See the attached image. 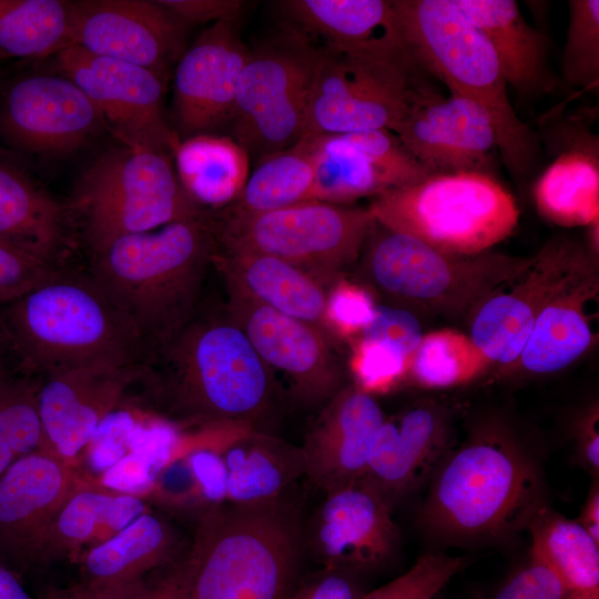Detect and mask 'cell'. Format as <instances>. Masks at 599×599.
<instances>
[{"label": "cell", "mask_w": 599, "mask_h": 599, "mask_svg": "<svg viewBox=\"0 0 599 599\" xmlns=\"http://www.w3.org/2000/svg\"><path fill=\"white\" fill-rule=\"evenodd\" d=\"M2 329L40 375L68 367L141 365L146 352L90 274L57 270L9 304Z\"/></svg>", "instance_id": "4"}, {"label": "cell", "mask_w": 599, "mask_h": 599, "mask_svg": "<svg viewBox=\"0 0 599 599\" xmlns=\"http://www.w3.org/2000/svg\"><path fill=\"white\" fill-rule=\"evenodd\" d=\"M139 384L167 414L191 423H255L272 404L274 380L241 327L200 309L149 352Z\"/></svg>", "instance_id": "1"}, {"label": "cell", "mask_w": 599, "mask_h": 599, "mask_svg": "<svg viewBox=\"0 0 599 599\" xmlns=\"http://www.w3.org/2000/svg\"><path fill=\"white\" fill-rule=\"evenodd\" d=\"M47 449L37 407L35 385L0 379V476L17 460ZM48 450V449H47Z\"/></svg>", "instance_id": "40"}, {"label": "cell", "mask_w": 599, "mask_h": 599, "mask_svg": "<svg viewBox=\"0 0 599 599\" xmlns=\"http://www.w3.org/2000/svg\"><path fill=\"white\" fill-rule=\"evenodd\" d=\"M175 459L164 448L142 446L130 450L99 475V484L109 490L139 496L153 488L159 475Z\"/></svg>", "instance_id": "45"}, {"label": "cell", "mask_w": 599, "mask_h": 599, "mask_svg": "<svg viewBox=\"0 0 599 599\" xmlns=\"http://www.w3.org/2000/svg\"><path fill=\"white\" fill-rule=\"evenodd\" d=\"M357 572L322 568L295 585L287 599H359L364 593Z\"/></svg>", "instance_id": "51"}, {"label": "cell", "mask_w": 599, "mask_h": 599, "mask_svg": "<svg viewBox=\"0 0 599 599\" xmlns=\"http://www.w3.org/2000/svg\"><path fill=\"white\" fill-rule=\"evenodd\" d=\"M491 44L504 78L521 95L551 92L556 77L548 62L547 40L532 28L512 0H454Z\"/></svg>", "instance_id": "30"}, {"label": "cell", "mask_w": 599, "mask_h": 599, "mask_svg": "<svg viewBox=\"0 0 599 599\" xmlns=\"http://www.w3.org/2000/svg\"><path fill=\"white\" fill-rule=\"evenodd\" d=\"M57 270L0 241V303H12Z\"/></svg>", "instance_id": "48"}, {"label": "cell", "mask_w": 599, "mask_h": 599, "mask_svg": "<svg viewBox=\"0 0 599 599\" xmlns=\"http://www.w3.org/2000/svg\"><path fill=\"white\" fill-rule=\"evenodd\" d=\"M216 450L211 447L197 448L185 457L199 496L207 501L209 507L226 499L225 465L222 454Z\"/></svg>", "instance_id": "52"}, {"label": "cell", "mask_w": 599, "mask_h": 599, "mask_svg": "<svg viewBox=\"0 0 599 599\" xmlns=\"http://www.w3.org/2000/svg\"><path fill=\"white\" fill-rule=\"evenodd\" d=\"M598 138L586 132L568 142L534 186L539 214L564 227L599 220Z\"/></svg>", "instance_id": "33"}, {"label": "cell", "mask_w": 599, "mask_h": 599, "mask_svg": "<svg viewBox=\"0 0 599 599\" xmlns=\"http://www.w3.org/2000/svg\"><path fill=\"white\" fill-rule=\"evenodd\" d=\"M280 6L302 35L323 40L324 50L365 52L406 48L393 0H287Z\"/></svg>", "instance_id": "28"}, {"label": "cell", "mask_w": 599, "mask_h": 599, "mask_svg": "<svg viewBox=\"0 0 599 599\" xmlns=\"http://www.w3.org/2000/svg\"><path fill=\"white\" fill-rule=\"evenodd\" d=\"M464 567V559L429 552L390 582L359 599H435Z\"/></svg>", "instance_id": "43"}, {"label": "cell", "mask_w": 599, "mask_h": 599, "mask_svg": "<svg viewBox=\"0 0 599 599\" xmlns=\"http://www.w3.org/2000/svg\"><path fill=\"white\" fill-rule=\"evenodd\" d=\"M216 244L286 261L334 284L359 260L375 225L368 209L307 201L263 213H207Z\"/></svg>", "instance_id": "10"}, {"label": "cell", "mask_w": 599, "mask_h": 599, "mask_svg": "<svg viewBox=\"0 0 599 599\" xmlns=\"http://www.w3.org/2000/svg\"><path fill=\"white\" fill-rule=\"evenodd\" d=\"M226 470V499L236 504L282 497L295 478L304 475L301 448L251 430L222 454Z\"/></svg>", "instance_id": "35"}, {"label": "cell", "mask_w": 599, "mask_h": 599, "mask_svg": "<svg viewBox=\"0 0 599 599\" xmlns=\"http://www.w3.org/2000/svg\"><path fill=\"white\" fill-rule=\"evenodd\" d=\"M385 418L372 395L355 385L343 387L325 404L301 448L304 475L325 493L364 478Z\"/></svg>", "instance_id": "25"}, {"label": "cell", "mask_w": 599, "mask_h": 599, "mask_svg": "<svg viewBox=\"0 0 599 599\" xmlns=\"http://www.w3.org/2000/svg\"><path fill=\"white\" fill-rule=\"evenodd\" d=\"M598 406L591 407L577 427V456L579 463L592 475L599 470Z\"/></svg>", "instance_id": "54"}, {"label": "cell", "mask_w": 599, "mask_h": 599, "mask_svg": "<svg viewBox=\"0 0 599 599\" xmlns=\"http://www.w3.org/2000/svg\"><path fill=\"white\" fill-rule=\"evenodd\" d=\"M423 336L420 322L414 312L395 305L377 304L373 321L356 339L387 343L412 362Z\"/></svg>", "instance_id": "47"}, {"label": "cell", "mask_w": 599, "mask_h": 599, "mask_svg": "<svg viewBox=\"0 0 599 599\" xmlns=\"http://www.w3.org/2000/svg\"><path fill=\"white\" fill-rule=\"evenodd\" d=\"M598 267V255L566 236H555L531 256L511 284L471 314L469 337L490 363L510 366L520 355L545 306L568 285Z\"/></svg>", "instance_id": "13"}, {"label": "cell", "mask_w": 599, "mask_h": 599, "mask_svg": "<svg viewBox=\"0 0 599 599\" xmlns=\"http://www.w3.org/2000/svg\"><path fill=\"white\" fill-rule=\"evenodd\" d=\"M491 599H568L555 571L530 552L529 560L514 572Z\"/></svg>", "instance_id": "49"}, {"label": "cell", "mask_w": 599, "mask_h": 599, "mask_svg": "<svg viewBox=\"0 0 599 599\" xmlns=\"http://www.w3.org/2000/svg\"><path fill=\"white\" fill-rule=\"evenodd\" d=\"M374 292L363 283L338 278L327 293V332L353 342L373 321L377 303Z\"/></svg>", "instance_id": "44"}, {"label": "cell", "mask_w": 599, "mask_h": 599, "mask_svg": "<svg viewBox=\"0 0 599 599\" xmlns=\"http://www.w3.org/2000/svg\"><path fill=\"white\" fill-rule=\"evenodd\" d=\"M185 30L159 1L71 2L69 45L140 65L164 82L184 52Z\"/></svg>", "instance_id": "17"}, {"label": "cell", "mask_w": 599, "mask_h": 599, "mask_svg": "<svg viewBox=\"0 0 599 599\" xmlns=\"http://www.w3.org/2000/svg\"><path fill=\"white\" fill-rule=\"evenodd\" d=\"M236 22L211 23L176 63L173 106L185 138L231 124L237 81L251 53Z\"/></svg>", "instance_id": "23"}, {"label": "cell", "mask_w": 599, "mask_h": 599, "mask_svg": "<svg viewBox=\"0 0 599 599\" xmlns=\"http://www.w3.org/2000/svg\"><path fill=\"white\" fill-rule=\"evenodd\" d=\"M417 69L422 68L406 48L365 52L318 49L303 136L392 131L423 83Z\"/></svg>", "instance_id": "11"}, {"label": "cell", "mask_w": 599, "mask_h": 599, "mask_svg": "<svg viewBox=\"0 0 599 599\" xmlns=\"http://www.w3.org/2000/svg\"><path fill=\"white\" fill-rule=\"evenodd\" d=\"M402 41L419 67L490 115L497 150L516 177L536 166V134L517 115L496 53L454 0H393Z\"/></svg>", "instance_id": "6"}, {"label": "cell", "mask_w": 599, "mask_h": 599, "mask_svg": "<svg viewBox=\"0 0 599 599\" xmlns=\"http://www.w3.org/2000/svg\"><path fill=\"white\" fill-rule=\"evenodd\" d=\"M7 373H6V369H4V365H3V359L1 357V353H0V379L1 378H4L7 377Z\"/></svg>", "instance_id": "58"}, {"label": "cell", "mask_w": 599, "mask_h": 599, "mask_svg": "<svg viewBox=\"0 0 599 599\" xmlns=\"http://www.w3.org/2000/svg\"><path fill=\"white\" fill-rule=\"evenodd\" d=\"M212 265L222 272L227 287L327 332V293L317 280L300 267L274 256L215 242Z\"/></svg>", "instance_id": "27"}, {"label": "cell", "mask_w": 599, "mask_h": 599, "mask_svg": "<svg viewBox=\"0 0 599 599\" xmlns=\"http://www.w3.org/2000/svg\"><path fill=\"white\" fill-rule=\"evenodd\" d=\"M176 547L171 526L146 511L78 557V586L89 599H129L148 576L177 559Z\"/></svg>", "instance_id": "26"}, {"label": "cell", "mask_w": 599, "mask_h": 599, "mask_svg": "<svg viewBox=\"0 0 599 599\" xmlns=\"http://www.w3.org/2000/svg\"><path fill=\"white\" fill-rule=\"evenodd\" d=\"M213 250L205 212L112 240L91 253L89 274L148 355L200 309Z\"/></svg>", "instance_id": "2"}, {"label": "cell", "mask_w": 599, "mask_h": 599, "mask_svg": "<svg viewBox=\"0 0 599 599\" xmlns=\"http://www.w3.org/2000/svg\"><path fill=\"white\" fill-rule=\"evenodd\" d=\"M148 506L139 497L115 493L89 481L73 491L53 517L41 551V565L77 558L115 536Z\"/></svg>", "instance_id": "32"}, {"label": "cell", "mask_w": 599, "mask_h": 599, "mask_svg": "<svg viewBox=\"0 0 599 599\" xmlns=\"http://www.w3.org/2000/svg\"><path fill=\"white\" fill-rule=\"evenodd\" d=\"M102 118L85 93L62 74H32L14 81L0 109V130L14 148L67 154L83 145Z\"/></svg>", "instance_id": "22"}, {"label": "cell", "mask_w": 599, "mask_h": 599, "mask_svg": "<svg viewBox=\"0 0 599 599\" xmlns=\"http://www.w3.org/2000/svg\"><path fill=\"white\" fill-rule=\"evenodd\" d=\"M71 209L0 161V241L54 267L68 248Z\"/></svg>", "instance_id": "29"}, {"label": "cell", "mask_w": 599, "mask_h": 599, "mask_svg": "<svg viewBox=\"0 0 599 599\" xmlns=\"http://www.w3.org/2000/svg\"><path fill=\"white\" fill-rule=\"evenodd\" d=\"M229 316L241 327L272 376L280 374L295 398L326 404L344 386V375L322 328L263 305L227 287Z\"/></svg>", "instance_id": "15"}, {"label": "cell", "mask_w": 599, "mask_h": 599, "mask_svg": "<svg viewBox=\"0 0 599 599\" xmlns=\"http://www.w3.org/2000/svg\"><path fill=\"white\" fill-rule=\"evenodd\" d=\"M91 253L112 240L205 212L181 186L166 151L112 149L83 172L73 206Z\"/></svg>", "instance_id": "9"}, {"label": "cell", "mask_w": 599, "mask_h": 599, "mask_svg": "<svg viewBox=\"0 0 599 599\" xmlns=\"http://www.w3.org/2000/svg\"><path fill=\"white\" fill-rule=\"evenodd\" d=\"M451 449L447 414L422 403L385 418L373 440L365 479L392 505L429 480Z\"/></svg>", "instance_id": "24"}, {"label": "cell", "mask_w": 599, "mask_h": 599, "mask_svg": "<svg viewBox=\"0 0 599 599\" xmlns=\"http://www.w3.org/2000/svg\"><path fill=\"white\" fill-rule=\"evenodd\" d=\"M0 599H33L24 588L20 575L1 560Z\"/></svg>", "instance_id": "56"}, {"label": "cell", "mask_w": 599, "mask_h": 599, "mask_svg": "<svg viewBox=\"0 0 599 599\" xmlns=\"http://www.w3.org/2000/svg\"><path fill=\"white\" fill-rule=\"evenodd\" d=\"M303 544L298 515L282 497L206 507L190 549L192 599H287Z\"/></svg>", "instance_id": "5"}, {"label": "cell", "mask_w": 599, "mask_h": 599, "mask_svg": "<svg viewBox=\"0 0 599 599\" xmlns=\"http://www.w3.org/2000/svg\"><path fill=\"white\" fill-rule=\"evenodd\" d=\"M71 2L0 0V57L42 58L69 45Z\"/></svg>", "instance_id": "38"}, {"label": "cell", "mask_w": 599, "mask_h": 599, "mask_svg": "<svg viewBox=\"0 0 599 599\" xmlns=\"http://www.w3.org/2000/svg\"><path fill=\"white\" fill-rule=\"evenodd\" d=\"M141 365L78 366L42 374L35 396L47 449L78 465L100 423L129 405Z\"/></svg>", "instance_id": "20"}, {"label": "cell", "mask_w": 599, "mask_h": 599, "mask_svg": "<svg viewBox=\"0 0 599 599\" xmlns=\"http://www.w3.org/2000/svg\"><path fill=\"white\" fill-rule=\"evenodd\" d=\"M449 92L443 95L420 83L392 132L429 174L490 173L491 155L497 150L490 115L473 99Z\"/></svg>", "instance_id": "16"}, {"label": "cell", "mask_w": 599, "mask_h": 599, "mask_svg": "<svg viewBox=\"0 0 599 599\" xmlns=\"http://www.w3.org/2000/svg\"><path fill=\"white\" fill-rule=\"evenodd\" d=\"M153 573L129 599H192L195 564L190 550L165 566L163 572L155 577Z\"/></svg>", "instance_id": "50"}, {"label": "cell", "mask_w": 599, "mask_h": 599, "mask_svg": "<svg viewBox=\"0 0 599 599\" xmlns=\"http://www.w3.org/2000/svg\"><path fill=\"white\" fill-rule=\"evenodd\" d=\"M89 481L78 465L47 449L10 466L0 476V560L19 575L40 566L53 517Z\"/></svg>", "instance_id": "18"}, {"label": "cell", "mask_w": 599, "mask_h": 599, "mask_svg": "<svg viewBox=\"0 0 599 599\" xmlns=\"http://www.w3.org/2000/svg\"><path fill=\"white\" fill-rule=\"evenodd\" d=\"M175 173L190 199L214 210L233 204L250 176V155L233 138L201 133L179 141Z\"/></svg>", "instance_id": "34"}, {"label": "cell", "mask_w": 599, "mask_h": 599, "mask_svg": "<svg viewBox=\"0 0 599 599\" xmlns=\"http://www.w3.org/2000/svg\"><path fill=\"white\" fill-rule=\"evenodd\" d=\"M490 364L469 335L443 328L424 334L412 357L408 378L426 389H446L474 380Z\"/></svg>", "instance_id": "39"}, {"label": "cell", "mask_w": 599, "mask_h": 599, "mask_svg": "<svg viewBox=\"0 0 599 599\" xmlns=\"http://www.w3.org/2000/svg\"><path fill=\"white\" fill-rule=\"evenodd\" d=\"M166 10L189 24L237 21L244 2L238 0H160Z\"/></svg>", "instance_id": "53"}, {"label": "cell", "mask_w": 599, "mask_h": 599, "mask_svg": "<svg viewBox=\"0 0 599 599\" xmlns=\"http://www.w3.org/2000/svg\"><path fill=\"white\" fill-rule=\"evenodd\" d=\"M598 267L556 295L536 318L525 346L510 367L544 375L561 370L593 343L587 307L598 297Z\"/></svg>", "instance_id": "31"}, {"label": "cell", "mask_w": 599, "mask_h": 599, "mask_svg": "<svg viewBox=\"0 0 599 599\" xmlns=\"http://www.w3.org/2000/svg\"><path fill=\"white\" fill-rule=\"evenodd\" d=\"M568 7L562 75L570 85L592 88L599 79V1L570 0Z\"/></svg>", "instance_id": "41"}, {"label": "cell", "mask_w": 599, "mask_h": 599, "mask_svg": "<svg viewBox=\"0 0 599 599\" xmlns=\"http://www.w3.org/2000/svg\"><path fill=\"white\" fill-rule=\"evenodd\" d=\"M314 164L313 201L347 204L430 175L390 130L305 135Z\"/></svg>", "instance_id": "19"}, {"label": "cell", "mask_w": 599, "mask_h": 599, "mask_svg": "<svg viewBox=\"0 0 599 599\" xmlns=\"http://www.w3.org/2000/svg\"><path fill=\"white\" fill-rule=\"evenodd\" d=\"M398 540L390 504L365 478L326 493L303 532V542L323 568L357 573L386 562Z\"/></svg>", "instance_id": "21"}, {"label": "cell", "mask_w": 599, "mask_h": 599, "mask_svg": "<svg viewBox=\"0 0 599 599\" xmlns=\"http://www.w3.org/2000/svg\"><path fill=\"white\" fill-rule=\"evenodd\" d=\"M317 58L318 49L300 32L251 50L230 124L250 159L261 162L302 139Z\"/></svg>", "instance_id": "12"}, {"label": "cell", "mask_w": 599, "mask_h": 599, "mask_svg": "<svg viewBox=\"0 0 599 599\" xmlns=\"http://www.w3.org/2000/svg\"><path fill=\"white\" fill-rule=\"evenodd\" d=\"M140 418L128 405L100 423L82 454L93 473L102 474L130 451L131 435Z\"/></svg>", "instance_id": "46"}, {"label": "cell", "mask_w": 599, "mask_h": 599, "mask_svg": "<svg viewBox=\"0 0 599 599\" xmlns=\"http://www.w3.org/2000/svg\"><path fill=\"white\" fill-rule=\"evenodd\" d=\"M349 368L355 386L369 394L387 393L408 378L410 359L387 343L358 338L353 342Z\"/></svg>", "instance_id": "42"}, {"label": "cell", "mask_w": 599, "mask_h": 599, "mask_svg": "<svg viewBox=\"0 0 599 599\" xmlns=\"http://www.w3.org/2000/svg\"><path fill=\"white\" fill-rule=\"evenodd\" d=\"M541 507L534 459L510 435L488 428L446 454L418 521L445 541L494 540L527 527Z\"/></svg>", "instance_id": "3"}, {"label": "cell", "mask_w": 599, "mask_h": 599, "mask_svg": "<svg viewBox=\"0 0 599 599\" xmlns=\"http://www.w3.org/2000/svg\"><path fill=\"white\" fill-rule=\"evenodd\" d=\"M599 542V487L592 484L580 516L576 519Z\"/></svg>", "instance_id": "55"}, {"label": "cell", "mask_w": 599, "mask_h": 599, "mask_svg": "<svg viewBox=\"0 0 599 599\" xmlns=\"http://www.w3.org/2000/svg\"><path fill=\"white\" fill-rule=\"evenodd\" d=\"M257 164L240 197L225 210L263 213L313 201L314 164L302 139Z\"/></svg>", "instance_id": "37"}, {"label": "cell", "mask_w": 599, "mask_h": 599, "mask_svg": "<svg viewBox=\"0 0 599 599\" xmlns=\"http://www.w3.org/2000/svg\"><path fill=\"white\" fill-rule=\"evenodd\" d=\"M358 261L363 284L393 305L456 318L517 280L531 256L453 255L375 223Z\"/></svg>", "instance_id": "7"}, {"label": "cell", "mask_w": 599, "mask_h": 599, "mask_svg": "<svg viewBox=\"0 0 599 599\" xmlns=\"http://www.w3.org/2000/svg\"><path fill=\"white\" fill-rule=\"evenodd\" d=\"M42 599H89L83 591L75 586L67 590H55L48 592Z\"/></svg>", "instance_id": "57"}, {"label": "cell", "mask_w": 599, "mask_h": 599, "mask_svg": "<svg viewBox=\"0 0 599 599\" xmlns=\"http://www.w3.org/2000/svg\"><path fill=\"white\" fill-rule=\"evenodd\" d=\"M55 55L60 74L74 82L125 146L172 151L179 139L163 108L165 82L150 70L68 45Z\"/></svg>", "instance_id": "14"}, {"label": "cell", "mask_w": 599, "mask_h": 599, "mask_svg": "<svg viewBox=\"0 0 599 599\" xmlns=\"http://www.w3.org/2000/svg\"><path fill=\"white\" fill-rule=\"evenodd\" d=\"M527 528L530 552L555 571L568 599H599V542L576 519L542 506Z\"/></svg>", "instance_id": "36"}, {"label": "cell", "mask_w": 599, "mask_h": 599, "mask_svg": "<svg viewBox=\"0 0 599 599\" xmlns=\"http://www.w3.org/2000/svg\"><path fill=\"white\" fill-rule=\"evenodd\" d=\"M368 210L383 227L461 256L490 251L519 220L511 193L479 171L430 174L373 197Z\"/></svg>", "instance_id": "8"}]
</instances>
